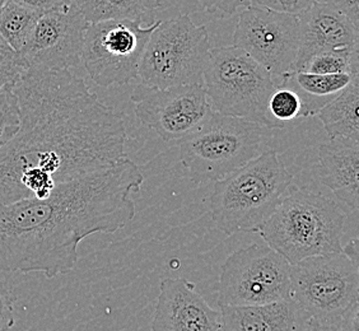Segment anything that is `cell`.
I'll list each match as a JSON object with an SVG mask.
<instances>
[{
	"label": "cell",
	"instance_id": "ffe728a7",
	"mask_svg": "<svg viewBox=\"0 0 359 331\" xmlns=\"http://www.w3.org/2000/svg\"><path fill=\"white\" fill-rule=\"evenodd\" d=\"M88 23L132 21L152 26L161 0H76Z\"/></svg>",
	"mask_w": 359,
	"mask_h": 331
},
{
	"label": "cell",
	"instance_id": "8992f818",
	"mask_svg": "<svg viewBox=\"0 0 359 331\" xmlns=\"http://www.w3.org/2000/svg\"><path fill=\"white\" fill-rule=\"evenodd\" d=\"M290 298L307 318L340 323L359 318V269L343 251L290 265Z\"/></svg>",
	"mask_w": 359,
	"mask_h": 331
},
{
	"label": "cell",
	"instance_id": "603a6c76",
	"mask_svg": "<svg viewBox=\"0 0 359 331\" xmlns=\"http://www.w3.org/2000/svg\"><path fill=\"white\" fill-rule=\"evenodd\" d=\"M271 118L278 123L285 125V123L304 118V104L301 97L294 90L279 84L270 97L268 104Z\"/></svg>",
	"mask_w": 359,
	"mask_h": 331
},
{
	"label": "cell",
	"instance_id": "44dd1931",
	"mask_svg": "<svg viewBox=\"0 0 359 331\" xmlns=\"http://www.w3.org/2000/svg\"><path fill=\"white\" fill-rule=\"evenodd\" d=\"M41 14L9 0L0 12L1 39L18 54Z\"/></svg>",
	"mask_w": 359,
	"mask_h": 331
},
{
	"label": "cell",
	"instance_id": "f546056e",
	"mask_svg": "<svg viewBox=\"0 0 359 331\" xmlns=\"http://www.w3.org/2000/svg\"><path fill=\"white\" fill-rule=\"evenodd\" d=\"M12 1L40 13H46L57 8L67 7L70 3H73V0H12Z\"/></svg>",
	"mask_w": 359,
	"mask_h": 331
},
{
	"label": "cell",
	"instance_id": "4dcf8cb0",
	"mask_svg": "<svg viewBox=\"0 0 359 331\" xmlns=\"http://www.w3.org/2000/svg\"><path fill=\"white\" fill-rule=\"evenodd\" d=\"M324 3L344 14L359 27V0H324Z\"/></svg>",
	"mask_w": 359,
	"mask_h": 331
},
{
	"label": "cell",
	"instance_id": "277c9868",
	"mask_svg": "<svg viewBox=\"0 0 359 331\" xmlns=\"http://www.w3.org/2000/svg\"><path fill=\"white\" fill-rule=\"evenodd\" d=\"M292 180L276 151L260 153L235 173L215 181L209 196L215 227L227 236L256 234L276 210Z\"/></svg>",
	"mask_w": 359,
	"mask_h": 331
},
{
	"label": "cell",
	"instance_id": "9c48e42d",
	"mask_svg": "<svg viewBox=\"0 0 359 331\" xmlns=\"http://www.w3.org/2000/svg\"><path fill=\"white\" fill-rule=\"evenodd\" d=\"M219 306H259L290 298V264L260 243L228 256L217 284Z\"/></svg>",
	"mask_w": 359,
	"mask_h": 331
},
{
	"label": "cell",
	"instance_id": "5bb4252c",
	"mask_svg": "<svg viewBox=\"0 0 359 331\" xmlns=\"http://www.w3.org/2000/svg\"><path fill=\"white\" fill-rule=\"evenodd\" d=\"M152 331H221V311L209 306L185 279H163L159 287Z\"/></svg>",
	"mask_w": 359,
	"mask_h": 331
},
{
	"label": "cell",
	"instance_id": "f1b7e54d",
	"mask_svg": "<svg viewBox=\"0 0 359 331\" xmlns=\"http://www.w3.org/2000/svg\"><path fill=\"white\" fill-rule=\"evenodd\" d=\"M306 331H359V318L340 323H321L309 318Z\"/></svg>",
	"mask_w": 359,
	"mask_h": 331
},
{
	"label": "cell",
	"instance_id": "4fadbf2b",
	"mask_svg": "<svg viewBox=\"0 0 359 331\" xmlns=\"http://www.w3.org/2000/svg\"><path fill=\"white\" fill-rule=\"evenodd\" d=\"M88 27L76 0L41 14L18 55L26 69L69 70L82 62Z\"/></svg>",
	"mask_w": 359,
	"mask_h": 331
},
{
	"label": "cell",
	"instance_id": "3957f363",
	"mask_svg": "<svg viewBox=\"0 0 359 331\" xmlns=\"http://www.w3.org/2000/svg\"><path fill=\"white\" fill-rule=\"evenodd\" d=\"M346 214L338 203L310 189L290 187L256 231L290 265L343 251Z\"/></svg>",
	"mask_w": 359,
	"mask_h": 331
},
{
	"label": "cell",
	"instance_id": "4316f807",
	"mask_svg": "<svg viewBox=\"0 0 359 331\" xmlns=\"http://www.w3.org/2000/svg\"><path fill=\"white\" fill-rule=\"evenodd\" d=\"M252 3L259 7L269 8L276 12L298 15L318 3H324V0H252Z\"/></svg>",
	"mask_w": 359,
	"mask_h": 331
},
{
	"label": "cell",
	"instance_id": "9a60e30c",
	"mask_svg": "<svg viewBox=\"0 0 359 331\" xmlns=\"http://www.w3.org/2000/svg\"><path fill=\"white\" fill-rule=\"evenodd\" d=\"M299 18V48L292 72H302L313 56L358 50L359 27L326 3H318Z\"/></svg>",
	"mask_w": 359,
	"mask_h": 331
},
{
	"label": "cell",
	"instance_id": "ac0fdd59",
	"mask_svg": "<svg viewBox=\"0 0 359 331\" xmlns=\"http://www.w3.org/2000/svg\"><path fill=\"white\" fill-rule=\"evenodd\" d=\"M359 74H312L307 72H290L276 86L284 84L301 97L304 119L316 116L318 111L329 104Z\"/></svg>",
	"mask_w": 359,
	"mask_h": 331
},
{
	"label": "cell",
	"instance_id": "5b68a950",
	"mask_svg": "<svg viewBox=\"0 0 359 331\" xmlns=\"http://www.w3.org/2000/svg\"><path fill=\"white\" fill-rule=\"evenodd\" d=\"M203 87L213 110L249 120L270 129H283L270 116V97L276 83L268 70L236 46L210 48Z\"/></svg>",
	"mask_w": 359,
	"mask_h": 331
},
{
	"label": "cell",
	"instance_id": "52a82bcc",
	"mask_svg": "<svg viewBox=\"0 0 359 331\" xmlns=\"http://www.w3.org/2000/svg\"><path fill=\"white\" fill-rule=\"evenodd\" d=\"M263 126L213 111L199 130L180 140V159L196 184L215 182L260 154Z\"/></svg>",
	"mask_w": 359,
	"mask_h": 331
},
{
	"label": "cell",
	"instance_id": "484cf974",
	"mask_svg": "<svg viewBox=\"0 0 359 331\" xmlns=\"http://www.w3.org/2000/svg\"><path fill=\"white\" fill-rule=\"evenodd\" d=\"M13 290L7 279L0 278V331H9L14 325Z\"/></svg>",
	"mask_w": 359,
	"mask_h": 331
},
{
	"label": "cell",
	"instance_id": "30bf717a",
	"mask_svg": "<svg viewBox=\"0 0 359 331\" xmlns=\"http://www.w3.org/2000/svg\"><path fill=\"white\" fill-rule=\"evenodd\" d=\"M159 22L148 27L132 21L88 23L82 62L90 79L106 88L124 86L138 78L145 46Z\"/></svg>",
	"mask_w": 359,
	"mask_h": 331
},
{
	"label": "cell",
	"instance_id": "6da1fadb",
	"mask_svg": "<svg viewBox=\"0 0 359 331\" xmlns=\"http://www.w3.org/2000/svg\"><path fill=\"white\" fill-rule=\"evenodd\" d=\"M13 93L20 128L0 148V204L46 199L126 158L124 115L69 70L26 69Z\"/></svg>",
	"mask_w": 359,
	"mask_h": 331
},
{
	"label": "cell",
	"instance_id": "d4e9b609",
	"mask_svg": "<svg viewBox=\"0 0 359 331\" xmlns=\"http://www.w3.org/2000/svg\"><path fill=\"white\" fill-rule=\"evenodd\" d=\"M20 128L17 100L13 90L0 93V148L13 137Z\"/></svg>",
	"mask_w": 359,
	"mask_h": 331
},
{
	"label": "cell",
	"instance_id": "2e32d148",
	"mask_svg": "<svg viewBox=\"0 0 359 331\" xmlns=\"http://www.w3.org/2000/svg\"><path fill=\"white\" fill-rule=\"evenodd\" d=\"M359 142L334 139L318 145V177L338 201L353 210L359 207Z\"/></svg>",
	"mask_w": 359,
	"mask_h": 331
},
{
	"label": "cell",
	"instance_id": "d6986e66",
	"mask_svg": "<svg viewBox=\"0 0 359 331\" xmlns=\"http://www.w3.org/2000/svg\"><path fill=\"white\" fill-rule=\"evenodd\" d=\"M359 76L338 96L325 104L318 115L330 140L349 139L359 142Z\"/></svg>",
	"mask_w": 359,
	"mask_h": 331
},
{
	"label": "cell",
	"instance_id": "e0dca14e",
	"mask_svg": "<svg viewBox=\"0 0 359 331\" xmlns=\"http://www.w3.org/2000/svg\"><path fill=\"white\" fill-rule=\"evenodd\" d=\"M221 331H306L307 315L292 298L259 306H221Z\"/></svg>",
	"mask_w": 359,
	"mask_h": 331
},
{
	"label": "cell",
	"instance_id": "1f68e13d",
	"mask_svg": "<svg viewBox=\"0 0 359 331\" xmlns=\"http://www.w3.org/2000/svg\"><path fill=\"white\" fill-rule=\"evenodd\" d=\"M343 252L354 262H358V240L349 242L346 248H343Z\"/></svg>",
	"mask_w": 359,
	"mask_h": 331
},
{
	"label": "cell",
	"instance_id": "7402d4cb",
	"mask_svg": "<svg viewBox=\"0 0 359 331\" xmlns=\"http://www.w3.org/2000/svg\"><path fill=\"white\" fill-rule=\"evenodd\" d=\"M358 50L332 51L313 56L302 72L312 74H359Z\"/></svg>",
	"mask_w": 359,
	"mask_h": 331
},
{
	"label": "cell",
	"instance_id": "8fae6325",
	"mask_svg": "<svg viewBox=\"0 0 359 331\" xmlns=\"http://www.w3.org/2000/svg\"><path fill=\"white\" fill-rule=\"evenodd\" d=\"M233 42L269 72L276 86L293 70L299 48V18L251 4L238 15Z\"/></svg>",
	"mask_w": 359,
	"mask_h": 331
},
{
	"label": "cell",
	"instance_id": "7a4b0ae2",
	"mask_svg": "<svg viewBox=\"0 0 359 331\" xmlns=\"http://www.w3.org/2000/svg\"><path fill=\"white\" fill-rule=\"evenodd\" d=\"M144 176L132 159L60 184L46 199L0 204V274L42 273L53 279L74 269L78 246L95 234H115L135 217L133 194Z\"/></svg>",
	"mask_w": 359,
	"mask_h": 331
},
{
	"label": "cell",
	"instance_id": "cb8c5ba5",
	"mask_svg": "<svg viewBox=\"0 0 359 331\" xmlns=\"http://www.w3.org/2000/svg\"><path fill=\"white\" fill-rule=\"evenodd\" d=\"M25 70L20 55L0 36V93L13 90Z\"/></svg>",
	"mask_w": 359,
	"mask_h": 331
},
{
	"label": "cell",
	"instance_id": "7c38bea8",
	"mask_svg": "<svg viewBox=\"0 0 359 331\" xmlns=\"http://www.w3.org/2000/svg\"><path fill=\"white\" fill-rule=\"evenodd\" d=\"M130 100L135 116L163 142H180L199 130L213 114L203 84L154 88L139 83Z\"/></svg>",
	"mask_w": 359,
	"mask_h": 331
},
{
	"label": "cell",
	"instance_id": "ba28073f",
	"mask_svg": "<svg viewBox=\"0 0 359 331\" xmlns=\"http://www.w3.org/2000/svg\"><path fill=\"white\" fill-rule=\"evenodd\" d=\"M209 50L207 27L195 25L189 14L161 21L145 46L138 76L161 90L203 84Z\"/></svg>",
	"mask_w": 359,
	"mask_h": 331
},
{
	"label": "cell",
	"instance_id": "83f0119b",
	"mask_svg": "<svg viewBox=\"0 0 359 331\" xmlns=\"http://www.w3.org/2000/svg\"><path fill=\"white\" fill-rule=\"evenodd\" d=\"M205 12L217 18H227L231 17L240 8L249 7L252 4V0H199Z\"/></svg>",
	"mask_w": 359,
	"mask_h": 331
},
{
	"label": "cell",
	"instance_id": "d6a6232c",
	"mask_svg": "<svg viewBox=\"0 0 359 331\" xmlns=\"http://www.w3.org/2000/svg\"><path fill=\"white\" fill-rule=\"evenodd\" d=\"M8 1H9V0H0V12H1V9L4 8V6L7 4Z\"/></svg>",
	"mask_w": 359,
	"mask_h": 331
}]
</instances>
